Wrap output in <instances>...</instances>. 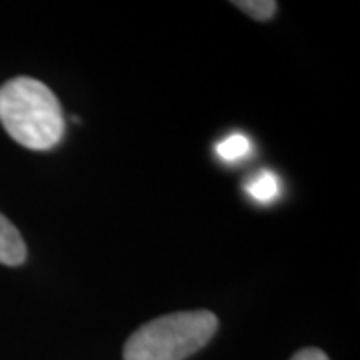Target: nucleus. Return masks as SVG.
Segmentation results:
<instances>
[{
    "mask_svg": "<svg viewBox=\"0 0 360 360\" xmlns=\"http://www.w3.org/2000/svg\"><path fill=\"white\" fill-rule=\"evenodd\" d=\"M246 191L250 193V196L258 200V202H270L276 198L278 194V179L274 172L270 170H262L260 174H257L255 179L246 184Z\"/></svg>",
    "mask_w": 360,
    "mask_h": 360,
    "instance_id": "nucleus-5",
    "label": "nucleus"
},
{
    "mask_svg": "<svg viewBox=\"0 0 360 360\" xmlns=\"http://www.w3.org/2000/svg\"><path fill=\"white\" fill-rule=\"evenodd\" d=\"M250 148H252V144L248 141V136L236 132V134H231V136L222 139V141L217 144V155H219V158H222L224 162H238V160H243L245 156H248Z\"/></svg>",
    "mask_w": 360,
    "mask_h": 360,
    "instance_id": "nucleus-4",
    "label": "nucleus"
},
{
    "mask_svg": "<svg viewBox=\"0 0 360 360\" xmlns=\"http://www.w3.org/2000/svg\"><path fill=\"white\" fill-rule=\"evenodd\" d=\"M0 122L11 139L30 150H51L65 136V115L46 84L30 77L0 89Z\"/></svg>",
    "mask_w": 360,
    "mask_h": 360,
    "instance_id": "nucleus-1",
    "label": "nucleus"
},
{
    "mask_svg": "<svg viewBox=\"0 0 360 360\" xmlns=\"http://www.w3.org/2000/svg\"><path fill=\"white\" fill-rule=\"evenodd\" d=\"M236 8L252 16L255 20H269L276 13V2L274 0H243V2H232Z\"/></svg>",
    "mask_w": 360,
    "mask_h": 360,
    "instance_id": "nucleus-6",
    "label": "nucleus"
},
{
    "mask_svg": "<svg viewBox=\"0 0 360 360\" xmlns=\"http://www.w3.org/2000/svg\"><path fill=\"white\" fill-rule=\"evenodd\" d=\"M219 328L210 310L172 312L141 326L124 345V360H184L208 345Z\"/></svg>",
    "mask_w": 360,
    "mask_h": 360,
    "instance_id": "nucleus-2",
    "label": "nucleus"
},
{
    "mask_svg": "<svg viewBox=\"0 0 360 360\" xmlns=\"http://www.w3.org/2000/svg\"><path fill=\"white\" fill-rule=\"evenodd\" d=\"M26 260V245L11 220L0 214V264L18 266Z\"/></svg>",
    "mask_w": 360,
    "mask_h": 360,
    "instance_id": "nucleus-3",
    "label": "nucleus"
},
{
    "mask_svg": "<svg viewBox=\"0 0 360 360\" xmlns=\"http://www.w3.org/2000/svg\"><path fill=\"white\" fill-rule=\"evenodd\" d=\"M290 360H328V356L319 348H302Z\"/></svg>",
    "mask_w": 360,
    "mask_h": 360,
    "instance_id": "nucleus-7",
    "label": "nucleus"
}]
</instances>
